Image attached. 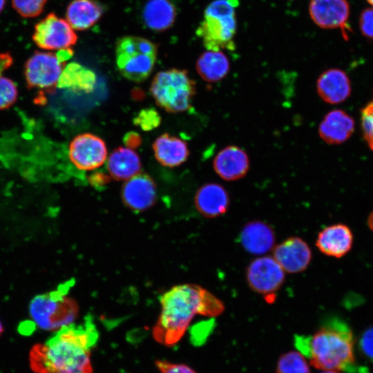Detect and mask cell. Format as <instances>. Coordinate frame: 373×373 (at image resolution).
<instances>
[{"label":"cell","instance_id":"28","mask_svg":"<svg viewBox=\"0 0 373 373\" xmlns=\"http://www.w3.org/2000/svg\"><path fill=\"white\" fill-rule=\"evenodd\" d=\"M48 0H12L13 8L21 17L33 18L43 12Z\"/></svg>","mask_w":373,"mask_h":373},{"label":"cell","instance_id":"40","mask_svg":"<svg viewBox=\"0 0 373 373\" xmlns=\"http://www.w3.org/2000/svg\"><path fill=\"white\" fill-rule=\"evenodd\" d=\"M321 373H339V372L336 371H333V370H325L324 372H321Z\"/></svg>","mask_w":373,"mask_h":373},{"label":"cell","instance_id":"41","mask_svg":"<svg viewBox=\"0 0 373 373\" xmlns=\"http://www.w3.org/2000/svg\"><path fill=\"white\" fill-rule=\"evenodd\" d=\"M3 331V325L0 321V336L2 334Z\"/></svg>","mask_w":373,"mask_h":373},{"label":"cell","instance_id":"12","mask_svg":"<svg viewBox=\"0 0 373 373\" xmlns=\"http://www.w3.org/2000/svg\"><path fill=\"white\" fill-rule=\"evenodd\" d=\"M272 256L285 272L296 274L307 268L312 253L304 240L290 237L274 247Z\"/></svg>","mask_w":373,"mask_h":373},{"label":"cell","instance_id":"25","mask_svg":"<svg viewBox=\"0 0 373 373\" xmlns=\"http://www.w3.org/2000/svg\"><path fill=\"white\" fill-rule=\"evenodd\" d=\"M230 64L227 57L221 50H207L198 57L196 70L205 82L215 83L227 76Z\"/></svg>","mask_w":373,"mask_h":373},{"label":"cell","instance_id":"9","mask_svg":"<svg viewBox=\"0 0 373 373\" xmlns=\"http://www.w3.org/2000/svg\"><path fill=\"white\" fill-rule=\"evenodd\" d=\"M35 44L43 50L70 48L77 41V36L69 23L55 13H50L35 26Z\"/></svg>","mask_w":373,"mask_h":373},{"label":"cell","instance_id":"22","mask_svg":"<svg viewBox=\"0 0 373 373\" xmlns=\"http://www.w3.org/2000/svg\"><path fill=\"white\" fill-rule=\"evenodd\" d=\"M101 6L94 0H73L66 9V21L77 30L93 26L102 15Z\"/></svg>","mask_w":373,"mask_h":373},{"label":"cell","instance_id":"23","mask_svg":"<svg viewBox=\"0 0 373 373\" xmlns=\"http://www.w3.org/2000/svg\"><path fill=\"white\" fill-rule=\"evenodd\" d=\"M107 169L113 179L127 180L140 173L141 162L133 150L127 147H119L108 157Z\"/></svg>","mask_w":373,"mask_h":373},{"label":"cell","instance_id":"38","mask_svg":"<svg viewBox=\"0 0 373 373\" xmlns=\"http://www.w3.org/2000/svg\"><path fill=\"white\" fill-rule=\"evenodd\" d=\"M368 227L373 231V211L370 213L367 219Z\"/></svg>","mask_w":373,"mask_h":373},{"label":"cell","instance_id":"11","mask_svg":"<svg viewBox=\"0 0 373 373\" xmlns=\"http://www.w3.org/2000/svg\"><path fill=\"white\" fill-rule=\"evenodd\" d=\"M68 155L79 169L90 171L102 166L106 160L107 149L104 142L91 133L76 136L69 145Z\"/></svg>","mask_w":373,"mask_h":373},{"label":"cell","instance_id":"32","mask_svg":"<svg viewBox=\"0 0 373 373\" xmlns=\"http://www.w3.org/2000/svg\"><path fill=\"white\" fill-rule=\"evenodd\" d=\"M359 27L365 37L373 39V8H367L361 12Z\"/></svg>","mask_w":373,"mask_h":373},{"label":"cell","instance_id":"42","mask_svg":"<svg viewBox=\"0 0 373 373\" xmlns=\"http://www.w3.org/2000/svg\"><path fill=\"white\" fill-rule=\"evenodd\" d=\"M373 7V0H366Z\"/></svg>","mask_w":373,"mask_h":373},{"label":"cell","instance_id":"18","mask_svg":"<svg viewBox=\"0 0 373 373\" xmlns=\"http://www.w3.org/2000/svg\"><path fill=\"white\" fill-rule=\"evenodd\" d=\"M316 90L325 102L336 104L350 95V81L347 74L338 68H330L321 74L316 82Z\"/></svg>","mask_w":373,"mask_h":373},{"label":"cell","instance_id":"31","mask_svg":"<svg viewBox=\"0 0 373 373\" xmlns=\"http://www.w3.org/2000/svg\"><path fill=\"white\" fill-rule=\"evenodd\" d=\"M361 126L364 138L373 150V100L362 111Z\"/></svg>","mask_w":373,"mask_h":373},{"label":"cell","instance_id":"10","mask_svg":"<svg viewBox=\"0 0 373 373\" xmlns=\"http://www.w3.org/2000/svg\"><path fill=\"white\" fill-rule=\"evenodd\" d=\"M285 278V271L273 256H262L252 260L246 270L249 287L261 294L278 291Z\"/></svg>","mask_w":373,"mask_h":373},{"label":"cell","instance_id":"20","mask_svg":"<svg viewBox=\"0 0 373 373\" xmlns=\"http://www.w3.org/2000/svg\"><path fill=\"white\" fill-rule=\"evenodd\" d=\"M354 122L345 111L336 109L324 117L318 127L321 138L329 144H338L345 142L352 134Z\"/></svg>","mask_w":373,"mask_h":373},{"label":"cell","instance_id":"24","mask_svg":"<svg viewBox=\"0 0 373 373\" xmlns=\"http://www.w3.org/2000/svg\"><path fill=\"white\" fill-rule=\"evenodd\" d=\"M176 17V9L169 0H149L143 10L145 24L155 31L169 28Z\"/></svg>","mask_w":373,"mask_h":373},{"label":"cell","instance_id":"19","mask_svg":"<svg viewBox=\"0 0 373 373\" xmlns=\"http://www.w3.org/2000/svg\"><path fill=\"white\" fill-rule=\"evenodd\" d=\"M275 238L271 227L260 220L247 222L239 236L243 249L254 255H263L274 249Z\"/></svg>","mask_w":373,"mask_h":373},{"label":"cell","instance_id":"2","mask_svg":"<svg viewBox=\"0 0 373 373\" xmlns=\"http://www.w3.org/2000/svg\"><path fill=\"white\" fill-rule=\"evenodd\" d=\"M162 312L153 329L156 341L167 346L184 334L196 314L217 316L224 310L223 303L199 285H177L160 298Z\"/></svg>","mask_w":373,"mask_h":373},{"label":"cell","instance_id":"39","mask_svg":"<svg viewBox=\"0 0 373 373\" xmlns=\"http://www.w3.org/2000/svg\"><path fill=\"white\" fill-rule=\"evenodd\" d=\"M6 3V0H0V13L3 10Z\"/></svg>","mask_w":373,"mask_h":373},{"label":"cell","instance_id":"16","mask_svg":"<svg viewBox=\"0 0 373 373\" xmlns=\"http://www.w3.org/2000/svg\"><path fill=\"white\" fill-rule=\"evenodd\" d=\"M213 166L222 179L235 181L246 175L249 169V160L242 149L237 146H228L217 153Z\"/></svg>","mask_w":373,"mask_h":373},{"label":"cell","instance_id":"7","mask_svg":"<svg viewBox=\"0 0 373 373\" xmlns=\"http://www.w3.org/2000/svg\"><path fill=\"white\" fill-rule=\"evenodd\" d=\"M66 287L35 296L30 303L29 312L34 322L42 329L55 330L71 324L77 318L78 306L67 297Z\"/></svg>","mask_w":373,"mask_h":373},{"label":"cell","instance_id":"34","mask_svg":"<svg viewBox=\"0 0 373 373\" xmlns=\"http://www.w3.org/2000/svg\"><path fill=\"white\" fill-rule=\"evenodd\" d=\"M359 345L363 354L373 361V327L369 328L363 334Z\"/></svg>","mask_w":373,"mask_h":373},{"label":"cell","instance_id":"35","mask_svg":"<svg viewBox=\"0 0 373 373\" xmlns=\"http://www.w3.org/2000/svg\"><path fill=\"white\" fill-rule=\"evenodd\" d=\"M123 142L127 148L135 149L140 146L142 143V139L137 133L128 132L124 135Z\"/></svg>","mask_w":373,"mask_h":373},{"label":"cell","instance_id":"13","mask_svg":"<svg viewBox=\"0 0 373 373\" xmlns=\"http://www.w3.org/2000/svg\"><path fill=\"white\" fill-rule=\"evenodd\" d=\"M156 197L155 182L145 173H138L128 179L122 188V201L133 211L147 210L154 204Z\"/></svg>","mask_w":373,"mask_h":373},{"label":"cell","instance_id":"1","mask_svg":"<svg viewBox=\"0 0 373 373\" xmlns=\"http://www.w3.org/2000/svg\"><path fill=\"white\" fill-rule=\"evenodd\" d=\"M98 337L90 316L82 324L64 326L45 343L32 347L30 367L36 373H93L90 351Z\"/></svg>","mask_w":373,"mask_h":373},{"label":"cell","instance_id":"21","mask_svg":"<svg viewBox=\"0 0 373 373\" xmlns=\"http://www.w3.org/2000/svg\"><path fill=\"white\" fill-rule=\"evenodd\" d=\"M153 149L157 162L166 167L180 166L189 155L187 144L183 140L167 133L155 140Z\"/></svg>","mask_w":373,"mask_h":373},{"label":"cell","instance_id":"26","mask_svg":"<svg viewBox=\"0 0 373 373\" xmlns=\"http://www.w3.org/2000/svg\"><path fill=\"white\" fill-rule=\"evenodd\" d=\"M96 79L93 70L79 63L72 62L63 69L57 85L61 88H70L88 93L93 90Z\"/></svg>","mask_w":373,"mask_h":373},{"label":"cell","instance_id":"4","mask_svg":"<svg viewBox=\"0 0 373 373\" xmlns=\"http://www.w3.org/2000/svg\"><path fill=\"white\" fill-rule=\"evenodd\" d=\"M236 0H215L205 9L196 30L207 50H234L236 32Z\"/></svg>","mask_w":373,"mask_h":373},{"label":"cell","instance_id":"8","mask_svg":"<svg viewBox=\"0 0 373 373\" xmlns=\"http://www.w3.org/2000/svg\"><path fill=\"white\" fill-rule=\"evenodd\" d=\"M57 54L36 51L28 58L24 66V75L29 89H38L37 100L44 103L45 93L52 92L58 84L63 68Z\"/></svg>","mask_w":373,"mask_h":373},{"label":"cell","instance_id":"29","mask_svg":"<svg viewBox=\"0 0 373 373\" xmlns=\"http://www.w3.org/2000/svg\"><path fill=\"white\" fill-rule=\"evenodd\" d=\"M17 88L12 80L0 75V110L10 107L17 99Z\"/></svg>","mask_w":373,"mask_h":373},{"label":"cell","instance_id":"37","mask_svg":"<svg viewBox=\"0 0 373 373\" xmlns=\"http://www.w3.org/2000/svg\"><path fill=\"white\" fill-rule=\"evenodd\" d=\"M13 62V59L10 53H0V75L2 73L10 68Z\"/></svg>","mask_w":373,"mask_h":373},{"label":"cell","instance_id":"14","mask_svg":"<svg viewBox=\"0 0 373 373\" xmlns=\"http://www.w3.org/2000/svg\"><path fill=\"white\" fill-rule=\"evenodd\" d=\"M309 13L318 27L341 28L345 31L350 16V6L347 0H311Z\"/></svg>","mask_w":373,"mask_h":373},{"label":"cell","instance_id":"15","mask_svg":"<svg viewBox=\"0 0 373 373\" xmlns=\"http://www.w3.org/2000/svg\"><path fill=\"white\" fill-rule=\"evenodd\" d=\"M354 236L346 224L337 223L323 228L318 234L316 246L323 254L340 258L352 249Z\"/></svg>","mask_w":373,"mask_h":373},{"label":"cell","instance_id":"3","mask_svg":"<svg viewBox=\"0 0 373 373\" xmlns=\"http://www.w3.org/2000/svg\"><path fill=\"white\" fill-rule=\"evenodd\" d=\"M352 332L344 321L338 317L326 320L310 336L295 337V346L314 367L354 373Z\"/></svg>","mask_w":373,"mask_h":373},{"label":"cell","instance_id":"17","mask_svg":"<svg viewBox=\"0 0 373 373\" xmlns=\"http://www.w3.org/2000/svg\"><path fill=\"white\" fill-rule=\"evenodd\" d=\"M194 202L201 215L213 218L227 212L229 206V195L223 186L217 183H207L197 191Z\"/></svg>","mask_w":373,"mask_h":373},{"label":"cell","instance_id":"33","mask_svg":"<svg viewBox=\"0 0 373 373\" xmlns=\"http://www.w3.org/2000/svg\"><path fill=\"white\" fill-rule=\"evenodd\" d=\"M155 364L160 373H196L184 364L172 363L166 361H157Z\"/></svg>","mask_w":373,"mask_h":373},{"label":"cell","instance_id":"36","mask_svg":"<svg viewBox=\"0 0 373 373\" xmlns=\"http://www.w3.org/2000/svg\"><path fill=\"white\" fill-rule=\"evenodd\" d=\"M109 180L110 177L102 173H93L89 177L90 183L92 184V186L96 188L104 186L105 184L108 182Z\"/></svg>","mask_w":373,"mask_h":373},{"label":"cell","instance_id":"30","mask_svg":"<svg viewBox=\"0 0 373 373\" xmlns=\"http://www.w3.org/2000/svg\"><path fill=\"white\" fill-rule=\"evenodd\" d=\"M160 116L153 108L141 111L134 119V124L144 131H150L157 127L160 124Z\"/></svg>","mask_w":373,"mask_h":373},{"label":"cell","instance_id":"6","mask_svg":"<svg viewBox=\"0 0 373 373\" xmlns=\"http://www.w3.org/2000/svg\"><path fill=\"white\" fill-rule=\"evenodd\" d=\"M157 49L152 41L140 37L125 36L116 44V64L126 79L141 82L151 73Z\"/></svg>","mask_w":373,"mask_h":373},{"label":"cell","instance_id":"5","mask_svg":"<svg viewBox=\"0 0 373 373\" xmlns=\"http://www.w3.org/2000/svg\"><path fill=\"white\" fill-rule=\"evenodd\" d=\"M150 92L156 104L170 113L187 111L195 94V84L186 70L159 72L152 80Z\"/></svg>","mask_w":373,"mask_h":373},{"label":"cell","instance_id":"27","mask_svg":"<svg viewBox=\"0 0 373 373\" xmlns=\"http://www.w3.org/2000/svg\"><path fill=\"white\" fill-rule=\"evenodd\" d=\"M276 373H311V370L306 358L299 351H291L279 358Z\"/></svg>","mask_w":373,"mask_h":373}]
</instances>
